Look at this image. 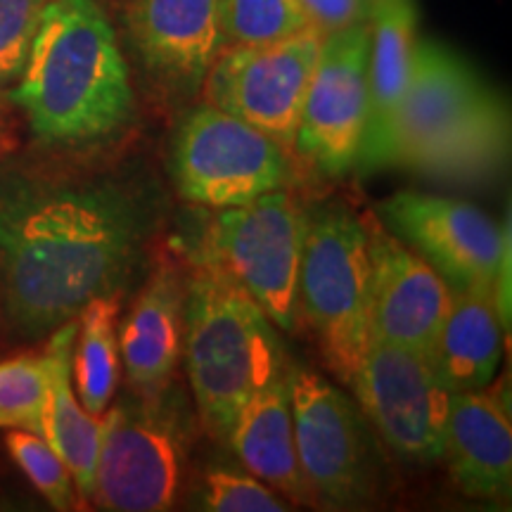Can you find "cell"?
<instances>
[{"label": "cell", "mask_w": 512, "mask_h": 512, "mask_svg": "<svg viewBox=\"0 0 512 512\" xmlns=\"http://www.w3.org/2000/svg\"><path fill=\"white\" fill-rule=\"evenodd\" d=\"M152 216L143 192L110 176L0 169V318L48 337L136 271Z\"/></svg>", "instance_id": "obj_1"}, {"label": "cell", "mask_w": 512, "mask_h": 512, "mask_svg": "<svg viewBox=\"0 0 512 512\" xmlns=\"http://www.w3.org/2000/svg\"><path fill=\"white\" fill-rule=\"evenodd\" d=\"M510 150L503 100L451 48L415 43L406 93L387 124L366 140L356 164L363 171L401 166L453 183L496 176Z\"/></svg>", "instance_id": "obj_2"}, {"label": "cell", "mask_w": 512, "mask_h": 512, "mask_svg": "<svg viewBox=\"0 0 512 512\" xmlns=\"http://www.w3.org/2000/svg\"><path fill=\"white\" fill-rule=\"evenodd\" d=\"M8 98L46 145L86 147L124 131L136 110L131 74L95 0H50Z\"/></svg>", "instance_id": "obj_3"}, {"label": "cell", "mask_w": 512, "mask_h": 512, "mask_svg": "<svg viewBox=\"0 0 512 512\" xmlns=\"http://www.w3.org/2000/svg\"><path fill=\"white\" fill-rule=\"evenodd\" d=\"M183 354L204 427L226 441L242 406L287 373L264 311L221 273L195 266L185 297Z\"/></svg>", "instance_id": "obj_4"}, {"label": "cell", "mask_w": 512, "mask_h": 512, "mask_svg": "<svg viewBox=\"0 0 512 512\" xmlns=\"http://www.w3.org/2000/svg\"><path fill=\"white\" fill-rule=\"evenodd\" d=\"M306 228L309 216L302 204L280 188L252 202L214 209L195 259L240 287L273 325L294 332Z\"/></svg>", "instance_id": "obj_5"}, {"label": "cell", "mask_w": 512, "mask_h": 512, "mask_svg": "<svg viewBox=\"0 0 512 512\" xmlns=\"http://www.w3.org/2000/svg\"><path fill=\"white\" fill-rule=\"evenodd\" d=\"M370 264L366 223L325 207L309 219L299 273V316L309 320L328 368L344 384L370 342Z\"/></svg>", "instance_id": "obj_6"}, {"label": "cell", "mask_w": 512, "mask_h": 512, "mask_svg": "<svg viewBox=\"0 0 512 512\" xmlns=\"http://www.w3.org/2000/svg\"><path fill=\"white\" fill-rule=\"evenodd\" d=\"M171 176L183 200L209 209L235 207L285 188L292 150L247 121L204 105L178 126Z\"/></svg>", "instance_id": "obj_7"}, {"label": "cell", "mask_w": 512, "mask_h": 512, "mask_svg": "<svg viewBox=\"0 0 512 512\" xmlns=\"http://www.w3.org/2000/svg\"><path fill=\"white\" fill-rule=\"evenodd\" d=\"M323 34L309 27L266 46H228L202 81L204 105L294 150Z\"/></svg>", "instance_id": "obj_8"}, {"label": "cell", "mask_w": 512, "mask_h": 512, "mask_svg": "<svg viewBox=\"0 0 512 512\" xmlns=\"http://www.w3.org/2000/svg\"><path fill=\"white\" fill-rule=\"evenodd\" d=\"M183 470V439L162 396L121 401L102 413L95 465V508L162 512L174 508Z\"/></svg>", "instance_id": "obj_9"}, {"label": "cell", "mask_w": 512, "mask_h": 512, "mask_svg": "<svg viewBox=\"0 0 512 512\" xmlns=\"http://www.w3.org/2000/svg\"><path fill=\"white\" fill-rule=\"evenodd\" d=\"M351 387L396 456L413 463H434L444 456L453 392L430 354L370 337Z\"/></svg>", "instance_id": "obj_10"}, {"label": "cell", "mask_w": 512, "mask_h": 512, "mask_svg": "<svg viewBox=\"0 0 512 512\" xmlns=\"http://www.w3.org/2000/svg\"><path fill=\"white\" fill-rule=\"evenodd\" d=\"M294 446L311 498L351 508L368 501L373 486L370 439L347 396L304 366L287 363Z\"/></svg>", "instance_id": "obj_11"}, {"label": "cell", "mask_w": 512, "mask_h": 512, "mask_svg": "<svg viewBox=\"0 0 512 512\" xmlns=\"http://www.w3.org/2000/svg\"><path fill=\"white\" fill-rule=\"evenodd\" d=\"M380 216L451 290L494 292L510 219L498 226L475 204L418 190H401L384 200Z\"/></svg>", "instance_id": "obj_12"}, {"label": "cell", "mask_w": 512, "mask_h": 512, "mask_svg": "<svg viewBox=\"0 0 512 512\" xmlns=\"http://www.w3.org/2000/svg\"><path fill=\"white\" fill-rule=\"evenodd\" d=\"M368 53V22L323 36L320 43L294 147L330 176L356 166L366 138Z\"/></svg>", "instance_id": "obj_13"}, {"label": "cell", "mask_w": 512, "mask_h": 512, "mask_svg": "<svg viewBox=\"0 0 512 512\" xmlns=\"http://www.w3.org/2000/svg\"><path fill=\"white\" fill-rule=\"evenodd\" d=\"M370 264V337L430 354L453 290L434 268L382 226H366Z\"/></svg>", "instance_id": "obj_14"}, {"label": "cell", "mask_w": 512, "mask_h": 512, "mask_svg": "<svg viewBox=\"0 0 512 512\" xmlns=\"http://www.w3.org/2000/svg\"><path fill=\"white\" fill-rule=\"evenodd\" d=\"M126 27L145 67L183 91L202 88L226 48L219 0H131Z\"/></svg>", "instance_id": "obj_15"}, {"label": "cell", "mask_w": 512, "mask_h": 512, "mask_svg": "<svg viewBox=\"0 0 512 512\" xmlns=\"http://www.w3.org/2000/svg\"><path fill=\"white\" fill-rule=\"evenodd\" d=\"M453 482L477 501H503L512 484L510 392L484 387L453 392L444 432V456Z\"/></svg>", "instance_id": "obj_16"}, {"label": "cell", "mask_w": 512, "mask_h": 512, "mask_svg": "<svg viewBox=\"0 0 512 512\" xmlns=\"http://www.w3.org/2000/svg\"><path fill=\"white\" fill-rule=\"evenodd\" d=\"M188 283L178 268L159 264L121 325L119 354L126 380L143 399H157L183 356Z\"/></svg>", "instance_id": "obj_17"}, {"label": "cell", "mask_w": 512, "mask_h": 512, "mask_svg": "<svg viewBox=\"0 0 512 512\" xmlns=\"http://www.w3.org/2000/svg\"><path fill=\"white\" fill-rule=\"evenodd\" d=\"M226 441L247 467L249 475L278 489L292 503L311 501L309 486L299 467L297 446H294L287 373L261 387L242 406Z\"/></svg>", "instance_id": "obj_18"}, {"label": "cell", "mask_w": 512, "mask_h": 512, "mask_svg": "<svg viewBox=\"0 0 512 512\" xmlns=\"http://www.w3.org/2000/svg\"><path fill=\"white\" fill-rule=\"evenodd\" d=\"M50 387L43 411L41 437L53 446L72 472L81 503H91L95 486V465L102 432V415H91L81 406L74 389L72 354L76 320H69L48 335Z\"/></svg>", "instance_id": "obj_19"}, {"label": "cell", "mask_w": 512, "mask_h": 512, "mask_svg": "<svg viewBox=\"0 0 512 512\" xmlns=\"http://www.w3.org/2000/svg\"><path fill=\"white\" fill-rule=\"evenodd\" d=\"M503 320L491 290H453L432 361L451 392L489 387L503 356Z\"/></svg>", "instance_id": "obj_20"}, {"label": "cell", "mask_w": 512, "mask_h": 512, "mask_svg": "<svg viewBox=\"0 0 512 512\" xmlns=\"http://www.w3.org/2000/svg\"><path fill=\"white\" fill-rule=\"evenodd\" d=\"M366 22L370 110L363 143L380 133L406 93L418 43V12L413 0H370Z\"/></svg>", "instance_id": "obj_21"}, {"label": "cell", "mask_w": 512, "mask_h": 512, "mask_svg": "<svg viewBox=\"0 0 512 512\" xmlns=\"http://www.w3.org/2000/svg\"><path fill=\"white\" fill-rule=\"evenodd\" d=\"M117 320L119 294L93 299L76 318L72 377L76 396L91 415L105 413L119 387L121 354Z\"/></svg>", "instance_id": "obj_22"}, {"label": "cell", "mask_w": 512, "mask_h": 512, "mask_svg": "<svg viewBox=\"0 0 512 512\" xmlns=\"http://www.w3.org/2000/svg\"><path fill=\"white\" fill-rule=\"evenodd\" d=\"M219 22L228 46H266L309 29L299 0H219Z\"/></svg>", "instance_id": "obj_23"}, {"label": "cell", "mask_w": 512, "mask_h": 512, "mask_svg": "<svg viewBox=\"0 0 512 512\" xmlns=\"http://www.w3.org/2000/svg\"><path fill=\"white\" fill-rule=\"evenodd\" d=\"M48 387V354H24L0 361V427L41 434Z\"/></svg>", "instance_id": "obj_24"}, {"label": "cell", "mask_w": 512, "mask_h": 512, "mask_svg": "<svg viewBox=\"0 0 512 512\" xmlns=\"http://www.w3.org/2000/svg\"><path fill=\"white\" fill-rule=\"evenodd\" d=\"M5 446H8L19 470L29 477L38 494L46 498L55 510L67 512L76 508L79 494H76L72 472L41 434L12 430L5 439Z\"/></svg>", "instance_id": "obj_25"}, {"label": "cell", "mask_w": 512, "mask_h": 512, "mask_svg": "<svg viewBox=\"0 0 512 512\" xmlns=\"http://www.w3.org/2000/svg\"><path fill=\"white\" fill-rule=\"evenodd\" d=\"M50 0H0V93L15 86Z\"/></svg>", "instance_id": "obj_26"}, {"label": "cell", "mask_w": 512, "mask_h": 512, "mask_svg": "<svg viewBox=\"0 0 512 512\" xmlns=\"http://www.w3.org/2000/svg\"><path fill=\"white\" fill-rule=\"evenodd\" d=\"M202 508L211 512H285L287 505L259 477L211 470L204 479Z\"/></svg>", "instance_id": "obj_27"}, {"label": "cell", "mask_w": 512, "mask_h": 512, "mask_svg": "<svg viewBox=\"0 0 512 512\" xmlns=\"http://www.w3.org/2000/svg\"><path fill=\"white\" fill-rule=\"evenodd\" d=\"M306 19L318 34L328 36L368 19V0H299Z\"/></svg>", "instance_id": "obj_28"}, {"label": "cell", "mask_w": 512, "mask_h": 512, "mask_svg": "<svg viewBox=\"0 0 512 512\" xmlns=\"http://www.w3.org/2000/svg\"><path fill=\"white\" fill-rule=\"evenodd\" d=\"M368 3H370V0H368Z\"/></svg>", "instance_id": "obj_29"}]
</instances>
